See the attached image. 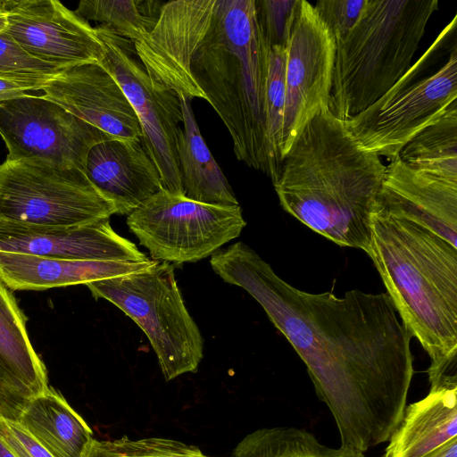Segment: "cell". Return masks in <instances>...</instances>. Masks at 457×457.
I'll return each mask as SVG.
<instances>
[{
	"instance_id": "cell-1",
	"label": "cell",
	"mask_w": 457,
	"mask_h": 457,
	"mask_svg": "<svg viewBox=\"0 0 457 457\" xmlns=\"http://www.w3.org/2000/svg\"><path fill=\"white\" fill-rule=\"evenodd\" d=\"M210 263L257 301L303 360L342 446L364 453L388 441L414 369L412 336L387 293L353 289L338 297L297 289L243 242L218 250Z\"/></svg>"
},
{
	"instance_id": "cell-2",
	"label": "cell",
	"mask_w": 457,
	"mask_h": 457,
	"mask_svg": "<svg viewBox=\"0 0 457 457\" xmlns=\"http://www.w3.org/2000/svg\"><path fill=\"white\" fill-rule=\"evenodd\" d=\"M386 170L380 156L361 147L325 109L295 139L273 186L281 207L301 223L368 254Z\"/></svg>"
},
{
	"instance_id": "cell-3",
	"label": "cell",
	"mask_w": 457,
	"mask_h": 457,
	"mask_svg": "<svg viewBox=\"0 0 457 457\" xmlns=\"http://www.w3.org/2000/svg\"><path fill=\"white\" fill-rule=\"evenodd\" d=\"M368 255L430 358L429 382L456 371L457 248L414 220L376 210Z\"/></svg>"
},
{
	"instance_id": "cell-4",
	"label": "cell",
	"mask_w": 457,
	"mask_h": 457,
	"mask_svg": "<svg viewBox=\"0 0 457 457\" xmlns=\"http://www.w3.org/2000/svg\"><path fill=\"white\" fill-rule=\"evenodd\" d=\"M270 49L255 0H216L209 29L191 60L195 83L227 127L237 160L274 183L266 134Z\"/></svg>"
},
{
	"instance_id": "cell-5",
	"label": "cell",
	"mask_w": 457,
	"mask_h": 457,
	"mask_svg": "<svg viewBox=\"0 0 457 457\" xmlns=\"http://www.w3.org/2000/svg\"><path fill=\"white\" fill-rule=\"evenodd\" d=\"M437 0H368L336 43L328 109L346 121L383 96L411 68Z\"/></svg>"
},
{
	"instance_id": "cell-6",
	"label": "cell",
	"mask_w": 457,
	"mask_h": 457,
	"mask_svg": "<svg viewBox=\"0 0 457 457\" xmlns=\"http://www.w3.org/2000/svg\"><path fill=\"white\" fill-rule=\"evenodd\" d=\"M86 286L95 298L113 303L144 331L166 381L197 371L204 341L185 305L173 265L157 261L145 270Z\"/></svg>"
},
{
	"instance_id": "cell-7",
	"label": "cell",
	"mask_w": 457,
	"mask_h": 457,
	"mask_svg": "<svg viewBox=\"0 0 457 457\" xmlns=\"http://www.w3.org/2000/svg\"><path fill=\"white\" fill-rule=\"evenodd\" d=\"M456 15L425 54L377 102L345 122L363 149L398 157L403 147L420 130L437 120L457 101V49L428 74V68L450 32Z\"/></svg>"
},
{
	"instance_id": "cell-8",
	"label": "cell",
	"mask_w": 457,
	"mask_h": 457,
	"mask_svg": "<svg viewBox=\"0 0 457 457\" xmlns=\"http://www.w3.org/2000/svg\"><path fill=\"white\" fill-rule=\"evenodd\" d=\"M116 214L77 167L40 160L0 164V221L37 226H78Z\"/></svg>"
},
{
	"instance_id": "cell-9",
	"label": "cell",
	"mask_w": 457,
	"mask_h": 457,
	"mask_svg": "<svg viewBox=\"0 0 457 457\" xmlns=\"http://www.w3.org/2000/svg\"><path fill=\"white\" fill-rule=\"evenodd\" d=\"M127 225L154 260L181 264L212 256L246 222L239 204L200 203L162 188L128 215Z\"/></svg>"
},
{
	"instance_id": "cell-10",
	"label": "cell",
	"mask_w": 457,
	"mask_h": 457,
	"mask_svg": "<svg viewBox=\"0 0 457 457\" xmlns=\"http://www.w3.org/2000/svg\"><path fill=\"white\" fill-rule=\"evenodd\" d=\"M93 28L105 52L100 64L115 78L129 101L140 124L143 145L160 174L162 189L184 195L177 150L183 121L178 95L151 79L130 40L104 25Z\"/></svg>"
},
{
	"instance_id": "cell-11",
	"label": "cell",
	"mask_w": 457,
	"mask_h": 457,
	"mask_svg": "<svg viewBox=\"0 0 457 457\" xmlns=\"http://www.w3.org/2000/svg\"><path fill=\"white\" fill-rule=\"evenodd\" d=\"M0 136L6 161L40 160L84 171L91 147L115 139L43 96L29 94L0 103Z\"/></svg>"
},
{
	"instance_id": "cell-12",
	"label": "cell",
	"mask_w": 457,
	"mask_h": 457,
	"mask_svg": "<svg viewBox=\"0 0 457 457\" xmlns=\"http://www.w3.org/2000/svg\"><path fill=\"white\" fill-rule=\"evenodd\" d=\"M286 50L282 161L308 122L328 109L330 99L336 43L307 1L299 0Z\"/></svg>"
},
{
	"instance_id": "cell-13",
	"label": "cell",
	"mask_w": 457,
	"mask_h": 457,
	"mask_svg": "<svg viewBox=\"0 0 457 457\" xmlns=\"http://www.w3.org/2000/svg\"><path fill=\"white\" fill-rule=\"evenodd\" d=\"M215 4L216 0L167 2L154 28L133 43L151 79L179 97L206 100L192 75L191 60L209 29Z\"/></svg>"
},
{
	"instance_id": "cell-14",
	"label": "cell",
	"mask_w": 457,
	"mask_h": 457,
	"mask_svg": "<svg viewBox=\"0 0 457 457\" xmlns=\"http://www.w3.org/2000/svg\"><path fill=\"white\" fill-rule=\"evenodd\" d=\"M6 29L31 55L61 68L100 63L104 48L89 22L57 0H6Z\"/></svg>"
},
{
	"instance_id": "cell-15",
	"label": "cell",
	"mask_w": 457,
	"mask_h": 457,
	"mask_svg": "<svg viewBox=\"0 0 457 457\" xmlns=\"http://www.w3.org/2000/svg\"><path fill=\"white\" fill-rule=\"evenodd\" d=\"M41 90L44 97L114 138H142L129 101L115 78L100 63L64 68Z\"/></svg>"
},
{
	"instance_id": "cell-16",
	"label": "cell",
	"mask_w": 457,
	"mask_h": 457,
	"mask_svg": "<svg viewBox=\"0 0 457 457\" xmlns=\"http://www.w3.org/2000/svg\"><path fill=\"white\" fill-rule=\"evenodd\" d=\"M0 252L75 261L149 259L133 242L114 231L110 219L78 226L0 221Z\"/></svg>"
},
{
	"instance_id": "cell-17",
	"label": "cell",
	"mask_w": 457,
	"mask_h": 457,
	"mask_svg": "<svg viewBox=\"0 0 457 457\" xmlns=\"http://www.w3.org/2000/svg\"><path fill=\"white\" fill-rule=\"evenodd\" d=\"M376 210L414 220L457 248V184L414 170L399 157L386 165Z\"/></svg>"
},
{
	"instance_id": "cell-18",
	"label": "cell",
	"mask_w": 457,
	"mask_h": 457,
	"mask_svg": "<svg viewBox=\"0 0 457 457\" xmlns=\"http://www.w3.org/2000/svg\"><path fill=\"white\" fill-rule=\"evenodd\" d=\"M85 174L120 215H129L162 188L141 138H115L95 145L87 154Z\"/></svg>"
},
{
	"instance_id": "cell-19",
	"label": "cell",
	"mask_w": 457,
	"mask_h": 457,
	"mask_svg": "<svg viewBox=\"0 0 457 457\" xmlns=\"http://www.w3.org/2000/svg\"><path fill=\"white\" fill-rule=\"evenodd\" d=\"M157 261H75L0 252V278L11 290H46L145 270Z\"/></svg>"
},
{
	"instance_id": "cell-20",
	"label": "cell",
	"mask_w": 457,
	"mask_h": 457,
	"mask_svg": "<svg viewBox=\"0 0 457 457\" xmlns=\"http://www.w3.org/2000/svg\"><path fill=\"white\" fill-rule=\"evenodd\" d=\"M383 457H457V403L428 393L406 405Z\"/></svg>"
},
{
	"instance_id": "cell-21",
	"label": "cell",
	"mask_w": 457,
	"mask_h": 457,
	"mask_svg": "<svg viewBox=\"0 0 457 457\" xmlns=\"http://www.w3.org/2000/svg\"><path fill=\"white\" fill-rule=\"evenodd\" d=\"M53 457H85L94 434L60 392L32 396L18 420Z\"/></svg>"
},
{
	"instance_id": "cell-22",
	"label": "cell",
	"mask_w": 457,
	"mask_h": 457,
	"mask_svg": "<svg viewBox=\"0 0 457 457\" xmlns=\"http://www.w3.org/2000/svg\"><path fill=\"white\" fill-rule=\"evenodd\" d=\"M183 129L178 140V158L183 195L194 201L237 205L235 194L206 145L191 108V101L179 97Z\"/></svg>"
},
{
	"instance_id": "cell-23",
	"label": "cell",
	"mask_w": 457,
	"mask_h": 457,
	"mask_svg": "<svg viewBox=\"0 0 457 457\" xmlns=\"http://www.w3.org/2000/svg\"><path fill=\"white\" fill-rule=\"evenodd\" d=\"M27 318L0 278V361L35 396L50 386L46 366L26 328Z\"/></svg>"
},
{
	"instance_id": "cell-24",
	"label": "cell",
	"mask_w": 457,
	"mask_h": 457,
	"mask_svg": "<svg viewBox=\"0 0 457 457\" xmlns=\"http://www.w3.org/2000/svg\"><path fill=\"white\" fill-rule=\"evenodd\" d=\"M398 157L414 170L457 184V101L414 136Z\"/></svg>"
},
{
	"instance_id": "cell-25",
	"label": "cell",
	"mask_w": 457,
	"mask_h": 457,
	"mask_svg": "<svg viewBox=\"0 0 457 457\" xmlns=\"http://www.w3.org/2000/svg\"><path fill=\"white\" fill-rule=\"evenodd\" d=\"M232 457H367L363 452L340 445L328 447L303 428H259L245 436Z\"/></svg>"
},
{
	"instance_id": "cell-26",
	"label": "cell",
	"mask_w": 457,
	"mask_h": 457,
	"mask_svg": "<svg viewBox=\"0 0 457 457\" xmlns=\"http://www.w3.org/2000/svg\"><path fill=\"white\" fill-rule=\"evenodd\" d=\"M148 2L136 0H81L75 13L86 21H94L132 43L154 26L158 17L147 11Z\"/></svg>"
},
{
	"instance_id": "cell-27",
	"label": "cell",
	"mask_w": 457,
	"mask_h": 457,
	"mask_svg": "<svg viewBox=\"0 0 457 457\" xmlns=\"http://www.w3.org/2000/svg\"><path fill=\"white\" fill-rule=\"evenodd\" d=\"M286 62V47L278 46L270 47L265 103L266 134L270 159L278 177L282 165Z\"/></svg>"
},
{
	"instance_id": "cell-28",
	"label": "cell",
	"mask_w": 457,
	"mask_h": 457,
	"mask_svg": "<svg viewBox=\"0 0 457 457\" xmlns=\"http://www.w3.org/2000/svg\"><path fill=\"white\" fill-rule=\"evenodd\" d=\"M85 457H211L192 445L175 439L151 436L131 439L123 436L118 439L94 438Z\"/></svg>"
},
{
	"instance_id": "cell-29",
	"label": "cell",
	"mask_w": 457,
	"mask_h": 457,
	"mask_svg": "<svg viewBox=\"0 0 457 457\" xmlns=\"http://www.w3.org/2000/svg\"><path fill=\"white\" fill-rule=\"evenodd\" d=\"M62 70L29 54L6 32L0 35V77L46 83Z\"/></svg>"
},
{
	"instance_id": "cell-30",
	"label": "cell",
	"mask_w": 457,
	"mask_h": 457,
	"mask_svg": "<svg viewBox=\"0 0 457 457\" xmlns=\"http://www.w3.org/2000/svg\"><path fill=\"white\" fill-rule=\"evenodd\" d=\"M299 0H255L259 26L270 47L287 46Z\"/></svg>"
},
{
	"instance_id": "cell-31",
	"label": "cell",
	"mask_w": 457,
	"mask_h": 457,
	"mask_svg": "<svg viewBox=\"0 0 457 457\" xmlns=\"http://www.w3.org/2000/svg\"><path fill=\"white\" fill-rule=\"evenodd\" d=\"M368 0H320L313 5L335 42L344 39L359 20Z\"/></svg>"
},
{
	"instance_id": "cell-32",
	"label": "cell",
	"mask_w": 457,
	"mask_h": 457,
	"mask_svg": "<svg viewBox=\"0 0 457 457\" xmlns=\"http://www.w3.org/2000/svg\"><path fill=\"white\" fill-rule=\"evenodd\" d=\"M32 396L0 361V418L17 421Z\"/></svg>"
},
{
	"instance_id": "cell-33",
	"label": "cell",
	"mask_w": 457,
	"mask_h": 457,
	"mask_svg": "<svg viewBox=\"0 0 457 457\" xmlns=\"http://www.w3.org/2000/svg\"><path fill=\"white\" fill-rule=\"evenodd\" d=\"M0 437L15 457H53L18 421L0 418Z\"/></svg>"
},
{
	"instance_id": "cell-34",
	"label": "cell",
	"mask_w": 457,
	"mask_h": 457,
	"mask_svg": "<svg viewBox=\"0 0 457 457\" xmlns=\"http://www.w3.org/2000/svg\"><path fill=\"white\" fill-rule=\"evenodd\" d=\"M44 84L0 77V103L24 96L31 90H41Z\"/></svg>"
},
{
	"instance_id": "cell-35",
	"label": "cell",
	"mask_w": 457,
	"mask_h": 457,
	"mask_svg": "<svg viewBox=\"0 0 457 457\" xmlns=\"http://www.w3.org/2000/svg\"><path fill=\"white\" fill-rule=\"evenodd\" d=\"M6 0H0V35L6 29Z\"/></svg>"
},
{
	"instance_id": "cell-36",
	"label": "cell",
	"mask_w": 457,
	"mask_h": 457,
	"mask_svg": "<svg viewBox=\"0 0 457 457\" xmlns=\"http://www.w3.org/2000/svg\"><path fill=\"white\" fill-rule=\"evenodd\" d=\"M0 457H15L0 437Z\"/></svg>"
}]
</instances>
